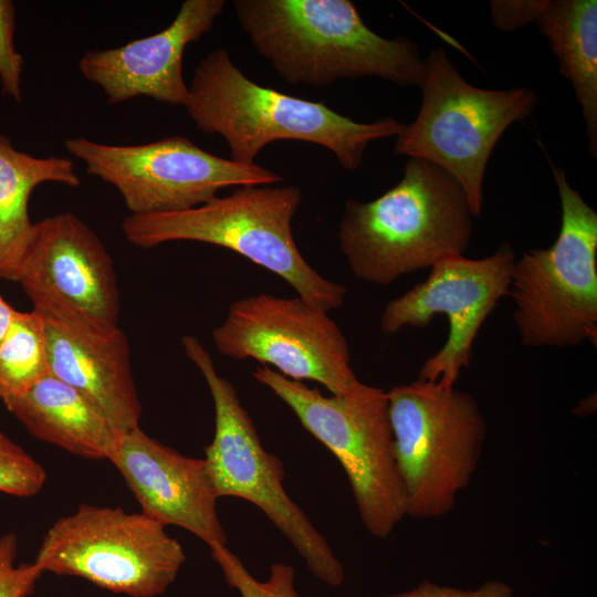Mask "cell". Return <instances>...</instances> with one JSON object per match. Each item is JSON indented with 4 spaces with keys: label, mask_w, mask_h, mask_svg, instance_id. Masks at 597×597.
Instances as JSON below:
<instances>
[{
    "label": "cell",
    "mask_w": 597,
    "mask_h": 597,
    "mask_svg": "<svg viewBox=\"0 0 597 597\" xmlns=\"http://www.w3.org/2000/svg\"><path fill=\"white\" fill-rule=\"evenodd\" d=\"M235 17L256 52L287 83L322 87L376 76L419 86L426 59L407 36L369 29L348 0H234Z\"/></svg>",
    "instance_id": "cell-1"
},
{
    "label": "cell",
    "mask_w": 597,
    "mask_h": 597,
    "mask_svg": "<svg viewBox=\"0 0 597 597\" xmlns=\"http://www.w3.org/2000/svg\"><path fill=\"white\" fill-rule=\"evenodd\" d=\"M196 127L219 134L231 160L255 165L260 150L280 139L329 149L339 165L356 170L370 142L397 136L404 124L394 117L359 123L322 102L294 97L251 81L224 49H216L196 66L185 104Z\"/></svg>",
    "instance_id": "cell-2"
},
{
    "label": "cell",
    "mask_w": 597,
    "mask_h": 597,
    "mask_svg": "<svg viewBox=\"0 0 597 597\" xmlns=\"http://www.w3.org/2000/svg\"><path fill=\"white\" fill-rule=\"evenodd\" d=\"M473 214L459 182L423 159L409 158L401 180L380 197L349 199L338 238L353 274L388 285L467 251Z\"/></svg>",
    "instance_id": "cell-3"
},
{
    "label": "cell",
    "mask_w": 597,
    "mask_h": 597,
    "mask_svg": "<svg viewBox=\"0 0 597 597\" xmlns=\"http://www.w3.org/2000/svg\"><path fill=\"white\" fill-rule=\"evenodd\" d=\"M301 190L287 186H242L198 207L164 213L130 214L122 231L135 247L196 241L229 249L286 281L297 295L329 312L339 308L346 287L323 277L298 250L292 219Z\"/></svg>",
    "instance_id": "cell-4"
},
{
    "label": "cell",
    "mask_w": 597,
    "mask_h": 597,
    "mask_svg": "<svg viewBox=\"0 0 597 597\" xmlns=\"http://www.w3.org/2000/svg\"><path fill=\"white\" fill-rule=\"evenodd\" d=\"M342 464L366 530L387 538L407 516L387 391L357 381L344 395L324 396L269 366L253 371Z\"/></svg>",
    "instance_id": "cell-5"
},
{
    "label": "cell",
    "mask_w": 597,
    "mask_h": 597,
    "mask_svg": "<svg viewBox=\"0 0 597 597\" xmlns=\"http://www.w3.org/2000/svg\"><path fill=\"white\" fill-rule=\"evenodd\" d=\"M420 88L419 113L396 136L394 153L427 160L451 175L462 187L473 217H479L492 150L510 125L531 115L538 95L528 87H476L440 46L426 57Z\"/></svg>",
    "instance_id": "cell-6"
},
{
    "label": "cell",
    "mask_w": 597,
    "mask_h": 597,
    "mask_svg": "<svg viewBox=\"0 0 597 597\" xmlns=\"http://www.w3.org/2000/svg\"><path fill=\"white\" fill-rule=\"evenodd\" d=\"M562 207L561 229L547 249L515 261L513 320L527 347L597 344V212L551 161Z\"/></svg>",
    "instance_id": "cell-7"
},
{
    "label": "cell",
    "mask_w": 597,
    "mask_h": 597,
    "mask_svg": "<svg viewBox=\"0 0 597 597\" xmlns=\"http://www.w3.org/2000/svg\"><path fill=\"white\" fill-rule=\"evenodd\" d=\"M407 515L449 514L478 468L486 422L476 400L439 381L417 379L387 391Z\"/></svg>",
    "instance_id": "cell-8"
},
{
    "label": "cell",
    "mask_w": 597,
    "mask_h": 597,
    "mask_svg": "<svg viewBox=\"0 0 597 597\" xmlns=\"http://www.w3.org/2000/svg\"><path fill=\"white\" fill-rule=\"evenodd\" d=\"M181 344L186 356L203 376L214 407V436L203 458L217 493L258 506L291 542L310 572L328 586H339L344 566L326 538L286 493L282 460L268 452L237 390L220 376L209 352L192 335Z\"/></svg>",
    "instance_id": "cell-9"
},
{
    "label": "cell",
    "mask_w": 597,
    "mask_h": 597,
    "mask_svg": "<svg viewBox=\"0 0 597 597\" xmlns=\"http://www.w3.org/2000/svg\"><path fill=\"white\" fill-rule=\"evenodd\" d=\"M185 561L181 544L146 514L83 503L48 530L33 563L115 594L157 597Z\"/></svg>",
    "instance_id": "cell-10"
},
{
    "label": "cell",
    "mask_w": 597,
    "mask_h": 597,
    "mask_svg": "<svg viewBox=\"0 0 597 597\" xmlns=\"http://www.w3.org/2000/svg\"><path fill=\"white\" fill-rule=\"evenodd\" d=\"M66 150L88 175L114 186L130 214L181 211L203 205L227 187L270 186L279 174L208 153L185 136L140 145H106L70 138Z\"/></svg>",
    "instance_id": "cell-11"
},
{
    "label": "cell",
    "mask_w": 597,
    "mask_h": 597,
    "mask_svg": "<svg viewBox=\"0 0 597 597\" xmlns=\"http://www.w3.org/2000/svg\"><path fill=\"white\" fill-rule=\"evenodd\" d=\"M327 313L298 295L247 296L229 306L212 331L213 344L227 357L255 359L292 380L317 381L344 395L358 379L347 339Z\"/></svg>",
    "instance_id": "cell-12"
},
{
    "label": "cell",
    "mask_w": 597,
    "mask_h": 597,
    "mask_svg": "<svg viewBox=\"0 0 597 597\" xmlns=\"http://www.w3.org/2000/svg\"><path fill=\"white\" fill-rule=\"evenodd\" d=\"M17 282L44 318L93 333L119 327L113 259L98 235L73 213L33 223Z\"/></svg>",
    "instance_id": "cell-13"
},
{
    "label": "cell",
    "mask_w": 597,
    "mask_h": 597,
    "mask_svg": "<svg viewBox=\"0 0 597 597\" xmlns=\"http://www.w3.org/2000/svg\"><path fill=\"white\" fill-rule=\"evenodd\" d=\"M515 261L509 243H502L483 259L446 258L430 268L423 282L386 305L380 317L385 335H394L404 327L428 326L438 314L448 318V338L425 362L418 379L454 386L461 370L470 367L480 327L510 292Z\"/></svg>",
    "instance_id": "cell-14"
},
{
    "label": "cell",
    "mask_w": 597,
    "mask_h": 597,
    "mask_svg": "<svg viewBox=\"0 0 597 597\" xmlns=\"http://www.w3.org/2000/svg\"><path fill=\"white\" fill-rule=\"evenodd\" d=\"M142 506L163 525L192 533L209 547L226 545L214 491L205 459L182 455L140 427L122 433L109 460Z\"/></svg>",
    "instance_id": "cell-15"
},
{
    "label": "cell",
    "mask_w": 597,
    "mask_h": 597,
    "mask_svg": "<svg viewBox=\"0 0 597 597\" xmlns=\"http://www.w3.org/2000/svg\"><path fill=\"white\" fill-rule=\"evenodd\" d=\"M224 4V0H186L166 29L118 48L88 51L78 69L104 91L108 104L148 96L185 106V49L212 29Z\"/></svg>",
    "instance_id": "cell-16"
},
{
    "label": "cell",
    "mask_w": 597,
    "mask_h": 597,
    "mask_svg": "<svg viewBox=\"0 0 597 597\" xmlns=\"http://www.w3.org/2000/svg\"><path fill=\"white\" fill-rule=\"evenodd\" d=\"M43 320L50 373L91 399L119 433L139 427L142 404L121 327L93 333Z\"/></svg>",
    "instance_id": "cell-17"
},
{
    "label": "cell",
    "mask_w": 597,
    "mask_h": 597,
    "mask_svg": "<svg viewBox=\"0 0 597 597\" xmlns=\"http://www.w3.org/2000/svg\"><path fill=\"white\" fill-rule=\"evenodd\" d=\"M3 405L32 436L83 458L109 460L122 434L91 399L51 373Z\"/></svg>",
    "instance_id": "cell-18"
},
{
    "label": "cell",
    "mask_w": 597,
    "mask_h": 597,
    "mask_svg": "<svg viewBox=\"0 0 597 597\" xmlns=\"http://www.w3.org/2000/svg\"><path fill=\"white\" fill-rule=\"evenodd\" d=\"M44 182L77 187L81 179L70 158L34 157L17 150L0 134V277L17 282L18 269L33 223L29 200Z\"/></svg>",
    "instance_id": "cell-19"
},
{
    "label": "cell",
    "mask_w": 597,
    "mask_h": 597,
    "mask_svg": "<svg viewBox=\"0 0 597 597\" xmlns=\"http://www.w3.org/2000/svg\"><path fill=\"white\" fill-rule=\"evenodd\" d=\"M572 83L586 125L589 153L597 156V1L548 0L535 21Z\"/></svg>",
    "instance_id": "cell-20"
},
{
    "label": "cell",
    "mask_w": 597,
    "mask_h": 597,
    "mask_svg": "<svg viewBox=\"0 0 597 597\" xmlns=\"http://www.w3.org/2000/svg\"><path fill=\"white\" fill-rule=\"evenodd\" d=\"M50 373L45 325L35 311L17 312L0 343V399L25 392Z\"/></svg>",
    "instance_id": "cell-21"
},
{
    "label": "cell",
    "mask_w": 597,
    "mask_h": 597,
    "mask_svg": "<svg viewBox=\"0 0 597 597\" xmlns=\"http://www.w3.org/2000/svg\"><path fill=\"white\" fill-rule=\"evenodd\" d=\"M209 548L227 584L237 589L241 597H298L294 587L295 568L292 565L273 563L268 579L260 582L227 545L216 544Z\"/></svg>",
    "instance_id": "cell-22"
},
{
    "label": "cell",
    "mask_w": 597,
    "mask_h": 597,
    "mask_svg": "<svg viewBox=\"0 0 597 597\" xmlns=\"http://www.w3.org/2000/svg\"><path fill=\"white\" fill-rule=\"evenodd\" d=\"M45 480L43 467L0 431V492L30 498L41 491Z\"/></svg>",
    "instance_id": "cell-23"
},
{
    "label": "cell",
    "mask_w": 597,
    "mask_h": 597,
    "mask_svg": "<svg viewBox=\"0 0 597 597\" xmlns=\"http://www.w3.org/2000/svg\"><path fill=\"white\" fill-rule=\"evenodd\" d=\"M18 537H0V597H29L44 574L34 563H17Z\"/></svg>",
    "instance_id": "cell-24"
},
{
    "label": "cell",
    "mask_w": 597,
    "mask_h": 597,
    "mask_svg": "<svg viewBox=\"0 0 597 597\" xmlns=\"http://www.w3.org/2000/svg\"><path fill=\"white\" fill-rule=\"evenodd\" d=\"M15 9L10 0H0V81L2 92L21 100L23 59L14 45Z\"/></svg>",
    "instance_id": "cell-25"
},
{
    "label": "cell",
    "mask_w": 597,
    "mask_h": 597,
    "mask_svg": "<svg viewBox=\"0 0 597 597\" xmlns=\"http://www.w3.org/2000/svg\"><path fill=\"white\" fill-rule=\"evenodd\" d=\"M385 597H514L511 585L502 580H489L474 589H462L422 580L412 589Z\"/></svg>",
    "instance_id": "cell-26"
},
{
    "label": "cell",
    "mask_w": 597,
    "mask_h": 597,
    "mask_svg": "<svg viewBox=\"0 0 597 597\" xmlns=\"http://www.w3.org/2000/svg\"><path fill=\"white\" fill-rule=\"evenodd\" d=\"M547 0L490 2L493 24L502 31H513L535 22L543 12Z\"/></svg>",
    "instance_id": "cell-27"
},
{
    "label": "cell",
    "mask_w": 597,
    "mask_h": 597,
    "mask_svg": "<svg viewBox=\"0 0 597 597\" xmlns=\"http://www.w3.org/2000/svg\"><path fill=\"white\" fill-rule=\"evenodd\" d=\"M17 312L10 304H8L0 295V343L8 333Z\"/></svg>",
    "instance_id": "cell-28"
}]
</instances>
